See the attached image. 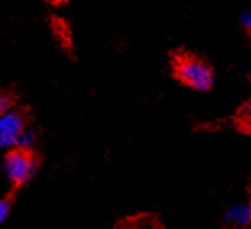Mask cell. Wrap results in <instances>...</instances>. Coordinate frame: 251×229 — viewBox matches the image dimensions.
I'll use <instances>...</instances> for the list:
<instances>
[{"instance_id": "cell-9", "label": "cell", "mask_w": 251, "mask_h": 229, "mask_svg": "<svg viewBox=\"0 0 251 229\" xmlns=\"http://www.w3.org/2000/svg\"><path fill=\"white\" fill-rule=\"evenodd\" d=\"M242 25L248 33H251V12H245L242 15Z\"/></svg>"}, {"instance_id": "cell-1", "label": "cell", "mask_w": 251, "mask_h": 229, "mask_svg": "<svg viewBox=\"0 0 251 229\" xmlns=\"http://www.w3.org/2000/svg\"><path fill=\"white\" fill-rule=\"evenodd\" d=\"M174 70L181 83L193 89H198V91H206L214 83V72L201 58L180 56L175 58Z\"/></svg>"}, {"instance_id": "cell-5", "label": "cell", "mask_w": 251, "mask_h": 229, "mask_svg": "<svg viewBox=\"0 0 251 229\" xmlns=\"http://www.w3.org/2000/svg\"><path fill=\"white\" fill-rule=\"evenodd\" d=\"M36 140H37V137L34 134V130H31V129H26L23 130V134L20 135V140H18V148H23V150H31L33 151V148L36 145Z\"/></svg>"}, {"instance_id": "cell-3", "label": "cell", "mask_w": 251, "mask_h": 229, "mask_svg": "<svg viewBox=\"0 0 251 229\" xmlns=\"http://www.w3.org/2000/svg\"><path fill=\"white\" fill-rule=\"evenodd\" d=\"M26 129L25 115L20 111L8 109L0 114V150L17 148L20 135Z\"/></svg>"}, {"instance_id": "cell-7", "label": "cell", "mask_w": 251, "mask_h": 229, "mask_svg": "<svg viewBox=\"0 0 251 229\" xmlns=\"http://www.w3.org/2000/svg\"><path fill=\"white\" fill-rule=\"evenodd\" d=\"M240 120L247 127H251V101H248L242 108V111H240Z\"/></svg>"}, {"instance_id": "cell-6", "label": "cell", "mask_w": 251, "mask_h": 229, "mask_svg": "<svg viewBox=\"0 0 251 229\" xmlns=\"http://www.w3.org/2000/svg\"><path fill=\"white\" fill-rule=\"evenodd\" d=\"M10 211H12V201L8 199H2L0 200V226L8 220Z\"/></svg>"}, {"instance_id": "cell-2", "label": "cell", "mask_w": 251, "mask_h": 229, "mask_svg": "<svg viewBox=\"0 0 251 229\" xmlns=\"http://www.w3.org/2000/svg\"><path fill=\"white\" fill-rule=\"evenodd\" d=\"M37 171V159L31 150L12 148L5 154L3 174L13 185H23L34 177Z\"/></svg>"}, {"instance_id": "cell-10", "label": "cell", "mask_w": 251, "mask_h": 229, "mask_svg": "<svg viewBox=\"0 0 251 229\" xmlns=\"http://www.w3.org/2000/svg\"><path fill=\"white\" fill-rule=\"evenodd\" d=\"M115 229H136L135 226H131V225H122L119 228H115Z\"/></svg>"}, {"instance_id": "cell-8", "label": "cell", "mask_w": 251, "mask_h": 229, "mask_svg": "<svg viewBox=\"0 0 251 229\" xmlns=\"http://www.w3.org/2000/svg\"><path fill=\"white\" fill-rule=\"evenodd\" d=\"M8 109H12V98L5 93H0V114H3Z\"/></svg>"}, {"instance_id": "cell-4", "label": "cell", "mask_w": 251, "mask_h": 229, "mask_svg": "<svg viewBox=\"0 0 251 229\" xmlns=\"http://www.w3.org/2000/svg\"><path fill=\"white\" fill-rule=\"evenodd\" d=\"M226 221L237 229L248 228L251 225V201L235 203L226 211Z\"/></svg>"}]
</instances>
